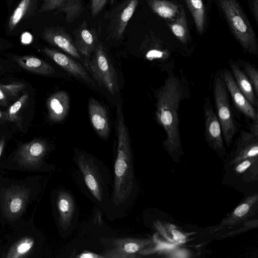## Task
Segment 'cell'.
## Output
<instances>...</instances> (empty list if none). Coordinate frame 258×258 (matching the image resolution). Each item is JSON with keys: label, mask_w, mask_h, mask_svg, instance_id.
<instances>
[{"label": "cell", "mask_w": 258, "mask_h": 258, "mask_svg": "<svg viewBox=\"0 0 258 258\" xmlns=\"http://www.w3.org/2000/svg\"><path fill=\"white\" fill-rule=\"evenodd\" d=\"M244 73L251 84L256 96L258 95V72L253 65L245 63L243 66Z\"/></svg>", "instance_id": "cell-26"}, {"label": "cell", "mask_w": 258, "mask_h": 258, "mask_svg": "<svg viewBox=\"0 0 258 258\" xmlns=\"http://www.w3.org/2000/svg\"><path fill=\"white\" fill-rule=\"evenodd\" d=\"M15 60L23 69L37 74L50 75L54 73L49 64L33 56H17Z\"/></svg>", "instance_id": "cell-21"}, {"label": "cell", "mask_w": 258, "mask_h": 258, "mask_svg": "<svg viewBox=\"0 0 258 258\" xmlns=\"http://www.w3.org/2000/svg\"><path fill=\"white\" fill-rule=\"evenodd\" d=\"M258 161V157L244 159L234 165V171L238 174L244 173Z\"/></svg>", "instance_id": "cell-28"}, {"label": "cell", "mask_w": 258, "mask_h": 258, "mask_svg": "<svg viewBox=\"0 0 258 258\" xmlns=\"http://www.w3.org/2000/svg\"><path fill=\"white\" fill-rule=\"evenodd\" d=\"M257 204L258 194L249 195L217 225L211 228L210 232L213 233L225 229H229L244 222L255 214Z\"/></svg>", "instance_id": "cell-9"}, {"label": "cell", "mask_w": 258, "mask_h": 258, "mask_svg": "<svg viewBox=\"0 0 258 258\" xmlns=\"http://www.w3.org/2000/svg\"><path fill=\"white\" fill-rule=\"evenodd\" d=\"M39 11L44 13L56 10L64 14L66 23L72 22L84 10L83 0H42Z\"/></svg>", "instance_id": "cell-14"}, {"label": "cell", "mask_w": 258, "mask_h": 258, "mask_svg": "<svg viewBox=\"0 0 258 258\" xmlns=\"http://www.w3.org/2000/svg\"><path fill=\"white\" fill-rule=\"evenodd\" d=\"M83 66L91 74L93 80L105 88L110 94L115 95L119 92L117 75L111 60L100 42L93 52L91 58H85Z\"/></svg>", "instance_id": "cell-4"}, {"label": "cell", "mask_w": 258, "mask_h": 258, "mask_svg": "<svg viewBox=\"0 0 258 258\" xmlns=\"http://www.w3.org/2000/svg\"><path fill=\"white\" fill-rule=\"evenodd\" d=\"M103 258H135L142 249L152 245L153 239L122 237L102 240Z\"/></svg>", "instance_id": "cell-6"}, {"label": "cell", "mask_w": 258, "mask_h": 258, "mask_svg": "<svg viewBox=\"0 0 258 258\" xmlns=\"http://www.w3.org/2000/svg\"><path fill=\"white\" fill-rule=\"evenodd\" d=\"M227 91H229L236 107L252 122L258 121L255 108L246 99L236 85L232 74L225 70L221 75Z\"/></svg>", "instance_id": "cell-12"}, {"label": "cell", "mask_w": 258, "mask_h": 258, "mask_svg": "<svg viewBox=\"0 0 258 258\" xmlns=\"http://www.w3.org/2000/svg\"><path fill=\"white\" fill-rule=\"evenodd\" d=\"M27 98L28 95L26 94H24L11 106L8 113L9 117L11 119H13L15 115L21 108Z\"/></svg>", "instance_id": "cell-29"}, {"label": "cell", "mask_w": 258, "mask_h": 258, "mask_svg": "<svg viewBox=\"0 0 258 258\" xmlns=\"http://www.w3.org/2000/svg\"><path fill=\"white\" fill-rule=\"evenodd\" d=\"M213 91L217 116L221 126L224 140L227 146L229 147L237 127L229 103L227 90L221 77L217 76L215 78Z\"/></svg>", "instance_id": "cell-5"}, {"label": "cell", "mask_w": 258, "mask_h": 258, "mask_svg": "<svg viewBox=\"0 0 258 258\" xmlns=\"http://www.w3.org/2000/svg\"><path fill=\"white\" fill-rule=\"evenodd\" d=\"M193 17L197 30L202 34L205 22V9L202 0H185Z\"/></svg>", "instance_id": "cell-24"}, {"label": "cell", "mask_w": 258, "mask_h": 258, "mask_svg": "<svg viewBox=\"0 0 258 258\" xmlns=\"http://www.w3.org/2000/svg\"><path fill=\"white\" fill-rule=\"evenodd\" d=\"M76 163L87 187L93 197L101 202L104 196V184L95 160L86 153L80 152L77 155Z\"/></svg>", "instance_id": "cell-8"}, {"label": "cell", "mask_w": 258, "mask_h": 258, "mask_svg": "<svg viewBox=\"0 0 258 258\" xmlns=\"http://www.w3.org/2000/svg\"><path fill=\"white\" fill-rule=\"evenodd\" d=\"M37 0H21L11 16L8 22V29L13 31L23 20L28 16L36 4Z\"/></svg>", "instance_id": "cell-22"}, {"label": "cell", "mask_w": 258, "mask_h": 258, "mask_svg": "<svg viewBox=\"0 0 258 258\" xmlns=\"http://www.w3.org/2000/svg\"><path fill=\"white\" fill-rule=\"evenodd\" d=\"M173 34L182 43H185L188 39V30L184 10H180L179 17L174 22L168 24Z\"/></svg>", "instance_id": "cell-25"}, {"label": "cell", "mask_w": 258, "mask_h": 258, "mask_svg": "<svg viewBox=\"0 0 258 258\" xmlns=\"http://www.w3.org/2000/svg\"><path fill=\"white\" fill-rule=\"evenodd\" d=\"M1 40H0V48L1 47Z\"/></svg>", "instance_id": "cell-39"}, {"label": "cell", "mask_w": 258, "mask_h": 258, "mask_svg": "<svg viewBox=\"0 0 258 258\" xmlns=\"http://www.w3.org/2000/svg\"><path fill=\"white\" fill-rule=\"evenodd\" d=\"M57 208L61 227L67 229L72 222L75 210L74 199L67 191L61 192L57 200Z\"/></svg>", "instance_id": "cell-20"}, {"label": "cell", "mask_w": 258, "mask_h": 258, "mask_svg": "<svg viewBox=\"0 0 258 258\" xmlns=\"http://www.w3.org/2000/svg\"><path fill=\"white\" fill-rule=\"evenodd\" d=\"M253 12H254L253 15L254 16L256 21H257V0H254L252 3Z\"/></svg>", "instance_id": "cell-36"}, {"label": "cell", "mask_w": 258, "mask_h": 258, "mask_svg": "<svg viewBox=\"0 0 258 258\" xmlns=\"http://www.w3.org/2000/svg\"><path fill=\"white\" fill-rule=\"evenodd\" d=\"M79 258H103L101 254H98L88 251H84L77 256Z\"/></svg>", "instance_id": "cell-33"}, {"label": "cell", "mask_w": 258, "mask_h": 258, "mask_svg": "<svg viewBox=\"0 0 258 258\" xmlns=\"http://www.w3.org/2000/svg\"><path fill=\"white\" fill-rule=\"evenodd\" d=\"M250 132L253 135L258 136V121L252 122Z\"/></svg>", "instance_id": "cell-35"}, {"label": "cell", "mask_w": 258, "mask_h": 258, "mask_svg": "<svg viewBox=\"0 0 258 258\" xmlns=\"http://www.w3.org/2000/svg\"><path fill=\"white\" fill-rule=\"evenodd\" d=\"M22 206V201L20 198H15L11 202L10 210L13 213L19 211Z\"/></svg>", "instance_id": "cell-32"}, {"label": "cell", "mask_w": 258, "mask_h": 258, "mask_svg": "<svg viewBox=\"0 0 258 258\" xmlns=\"http://www.w3.org/2000/svg\"><path fill=\"white\" fill-rule=\"evenodd\" d=\"M70 97L65 91H59L52 94L47 99L48 117L54 122L62 121L70 109Z\"/></svg>", "instance_id": "cell-18"}, {"label": "cell", "mask_w": 258, "mask_h": 258, "mask_svg": "<svg viewBox=\"0 0 258 258\" xmlns=\"http://www.w3.org/2000/svg\"><path fill=\"white\" fill-rule=\"evenodd\" d=\"M44 39L50 44L61 49L71 56L81 59V56L76 48L70 34L60 27H49L42 33Z\"/></svg>", "instance_id": "cell-13"}, {"label": "cell", "mask_w": 258, "mask_h": 258, "mask_svg": "<svg viewBox=\"0 0 258 258\" xmlns=\"http://www.w3.org/2000/svg\"><path fill=\"white\" fill-rule=\"evenodd\" d=\"M230 67L236 85L250 103L257 108V96L247 76L236 64L231 63Z\"/></svg>", "instance_id": "cell-19"}, {"label": "cell", "mask_w": 258, "mask_h": 258, "mask_svg": "<svg viewBox=\"0 0 258 258\" xmlns=\"http://www.w3.org/2000/svg\"><path fill=\"white\" fill-rule=\"evenodd\" d=\"M152 11L160 17L171 19L178 12L177 5L165 0H147Z\"/></svg>", "instance_id": "cell-23"}, {"label": "cell", "mask_w": 258, "mask_h": 258, "mask_svg": "<svg viewBox=\"0 0 258 258\" xmlns=\"http://www.w3.org/2000/svg\"><path fill=\"white\" fill-rule=\"evenodd\" d=\"M231 30L242 48L257 54L258 44L255 33L237 0H217Z\"/></svg>", "instance_id": "cell-3"}, {"label": "cell", "mask_w": 258, "mask_h": 258, "mask_svg": "<svg viewBox=\"0 0 258 258\" xmlns=\"http://www.w3.org/2000/svg\"><path fill=\"white\" fill-rule=\"evenodd\" d=\"M5 99V96L2 90L0 88V100H3Z\"/></svg>", "instance_id": "cell-37"}, {"label": "cell", "mask_w": 258, "mask_h": 258, "mask_svg": "<svg viewBox=\"0 0 258 258\" xmlns=\"http://www.w3.org/2000/svg\"><path fill=\"white\" fill-rule=\"evenodd\" d=\"M88 113L91 124L97 135L102 139H107L110 126L105 107L97 100L91 97L88 101Z\"/></svg>", "instance_id": "cell-17"}, {"label": "cell", "mask_w": 258, "mask_h": 258, "mask_svg": "<svg viewBox=\"0 0 258 258\" xmlns=\"http://www.w3.org/2000/svg\"><path fill=\"white\" fill-rule=\"evenodd\" d=\"M182 95L181 82L174 74L168 76L163 85L156 91L155 95L156 119L166 134L164 147L172 156L181 154L182 152L178 112Z\"/></svg>", "instance_id": "cell-1"}, {"label": "cell", "mask_w": 258, "mask_h": 258, "mask_svg": "<svg viewBox=\"0 0 258 258\" xmlns=\"http://www.w3.org/2000/svg\"><path fill=\"white\" fill-rule=\"evenodd\" d=\"M139 0H124L113 8L108 16V39L122 38L128 22L135 13Z\"/></svg>", "instance_id": "cell-7"}, {"label": "cell", "mask_w": 258, "mask_h": 258, "mask_svg": "<svg viewBox=\"0 0 258 258\" xmlns=\"http://www.w3.org/2000/svg\"><path fill=\"white\" fill-rule=\"evenodd\" d=\"M74 43L80 54L85 58H90L99 40L95 30L88 27L86 20L74 31Z\"/></svg>", "instance_id": "cell-16"}, {"label": "cell", "mask_w": 258, "mask_h": 258, "mask_svg": "<svg viewBox=\"0 0 258 258\" xmlns=\"http://www.w3.org/2000/svg\"><path fill=\"white\" fill-rule=\"evenodd\" d=\"M108 0H91L90 9L93 17L97 15L103 8Z\"/></svg>", "instance_id": "cell-30"}, {"label": "cell", "mask_w": 258, "mask_h": 258, "mask_svg": "<svg viewBox=\"0 0 258 258\" xmlns=\"http://www.w3.org/2000/svg\"><path fill=\"white\" fill-rule=\"evenodd\" d=\"M2 117V113L1 112H0V118Z\"/></svg>", "instance_id": "cell-38"}, {"label": "cell", "mask_w": 258, "mask_h": 258, "mask_svg": "<svg viewBox=\"0 0 258 258\" xmlns=\"http://www.w3.org/2000/svg\"><path fill=\"white\" fill-rule=\"evenodd\" d=\"M45 151V145L40 142L32 143L29 148L30 154L34 157L40 156Z\"/></svg>", "instance_id": "cell-31"}, {"label": "cell", "mask_w": 258, "mask_h": 258, "mask_svg": "<svg viewBox=\"0 0 258 258\" xmlns=\"http://www.w3.org/2000/svg\"><path fill=\"white\" fill-rule=\"evenodd\" d=\"M0 155H1V151H0Z\"/></svg>", "instance_id": "cell-40"}, {"label": "cell", "mask_w": 258, "mask_h": 258, "mask_svg": "<svg viewBox=\"0 0 258 258\" xmlns=\"http://www.w3.org/2000/svg\"><path fill=\"white\" fill-rule=\"evenodd\" d=\"M258 157V136L250 132H243L240 134L231 154L230 165L251 157Z\"/></svg>", "instance_id": "cell-15"}, {"label": "cell", "mask_w": 258, "mask_h": 258, "mask_svg": "<svg viewBox=\"0 0 258 258\" xmlns=\"http://www.w3.org/2000/svg\"><path fill=\"white\" fill-rule=\"evenodd\" d=\"M116 114L117 144L112 202L117 206L124 203L131 195L135 179L129 134L119 103L116 105Z\"/></svg>", "instance_id": "cell-2"}, {"label": "cell", "mask_w": 258, "mask_h": 258, "mask_svg": "<svg viewBox=\"0 0 258 258\" xmlns=\"http://www.w3.org/2000/svg\"><path fill=\"white\" fill-rule=\"evenodd\" d=\"M30 247L31 246L29 243H23L18 246L17 250L19 253H24L28 251Z\"/></svg>", "instance_id": "cell-34"}, {"label": "cell", "mask_w": 258, "mask_h": 258, "mask_svg": "<svg viewBox=\"0 0 258 258\" xmlns=\"http://www.w3.org/2000/svg\"><path fill=\"white\" fill-rule=\"evenodd\" d=\"M257 219H256L255 220H247L243 222V226L240 227L239 228L237 229L236 230L231 231L228 232L227 233H225L222 235H221L219 236V238L221 239L226 238L228 237H232L233 236H235L236 235L240 234L241 233H243L249 229L254 228L255 227H257Z\"/></svg>", "instance_id": "cell-27"}, {"label": "cell", "mask_w": 258, "mask_h": 258, "mask_svg": "<svg viewBox=\"0 0 258 258\" xmlns=\"http://www.w3.org/2000/svg\"><path fill=\"white\" fill-rule=\"evenodd\" d=\"M205 136L209 146L223 157L225 153L221 126L211 102L206 98L204 106Z\"/></svg>", "instance_id": "cell-10"}, {"label": "cell", "mask_w": 258, "mask_h": 258, "mask_svg": "<svg viewBox=\"0 0 258 258\" xmlns=\"http://www.w3.org/2000/svg\"><path fill=\"white\" fill-rule=\"evenodd\" d=\"M42 51L57 65L73 76L80 79L93 87L96 84L89 75L84 66L70 56L54 49L45 47Z\"/></svg>", "instance_id": "cell-11"}]
</instances>
